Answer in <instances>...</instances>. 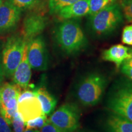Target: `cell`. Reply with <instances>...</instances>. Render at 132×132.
I'll return each instance as SVG.
<instances>
[{
	"label": "cell",
	"mask_w": 132,
	"mask_h": 132,
	"mask_svg": "<svg viewBox=\"0 0 132 132\" xmlns=\"http://www.w3.org/2000/svg\"><path fill=\"white\" fill-rule=\"evenodd\" d=\"M54 37L64 53L74 55L85 49L87 40L80 24L73 19L63 20L54 30Z\"/></svg>",
	"instance_id": "1"
},
{
	"label": "cell",
	"mask_w": 132,
	"mask_h": 132,
	"mask_svg": "<svg viewBox=\"0 0 132 132\" xmlns=\"http://www.w3.org/2000/svg\"><path fill=\"white\" fill-rule=\"evenodd\" d=\"M107 85L105 77L98 72H92L86 75L78 84L77 97L85 106L96 105L103 96Z\"/></svg>",
	"instance_id": "2"
},
{
	"label": "cell",
	"mask_w": 132,
	"mask_h": 132,
	"mask_svg": "<svg viewBox=\"0 0 132 132\" xmlns=\"http://www.w3.org/2000/svg\"><path fill=\"white\" fill-rule=\"evenodd\" d=\"M89 27L97 36L109 35L123 21V13L118 3H113L93 15H90Z\"/></svg>",
	"instance_id": "3"
},
{
	"label": "cell",
	"mask_w": 132,
	"mask_h": 132,
	"mask_svg": "<svg viewBox=\"0 0 132 132\" xmlns=\"http://www.w3.org/2000/svg\"><path fill=\"white\" fill-rule=\"evenodd\" d=\"M27 43L21 35H14L7 39L1 53V64L5 77H12L22 59Z\"/></svg>",
	"instance_id": "4"
},
{
	"label": "cell",
	"mask_w": 132,
	"mask_h": 132,
	"mask_svg": "<svg viewBox=\"0 0 132 132\" xmlns=\"http://www.w3.org/2000/svg\"><path fill=\"white\" fill-rule=\"evenodd\" d=\"M107 107L116 114L132 122V82L119 84L110 93Z\"/></svg>",
	"instance_id": "5"
},
{
	"label": "cell",
	"mask_w": 132,
	"mask_h": 132,
	"mask_svg": "<svg viewBox=\"0 0 132 132\" xmlns=\"http://www.w3.org/2000/svg\"><path fill=\"white\" fill-rule=\"evenodd\" d=\"M80 111L75 104L62 105L51 115L49 121L64 132H75L80 126Z\"/></svg>",
	"instance_id": "6"
},
{
	"label": "cell",
	"mask_w": 132,
	"mask_h": 132,
	"mask_svg": "<svg viewBox=\"0 0 132 132\" xmlns=\"http://www.w3.org/2000/svg\"><path fill=\"white\" fill-rule=\"evenodd\" d=\"M28 60L32 69L44 71L48 68V57L45 41L39 36L28 42Z\"/></svg>",
	"instance_id": "7"
},
{
	"label": "cell",
	"mask_w": 132,
	"mask_h": 132,
	"mask_svg": "<svg viewBox=\"0 0 132 132\" xmlns=\"http://www.w3.org/2000/svg\"><path fill=\"white\" fill-rule=\"evenodd\" d=\"M47 23L48 19L42 11H30L23 21L21 35L28 42L40 36Z\"/></svg>",
	"instance_id": "8"
},
{
	"label": "cell",
	"mask_w": 132,
	"mask_h": 132,
	"mask_svg": "<svg viewBox=\"0 0 132 132\" xmlns=\"http://www.w3.org/2000/svg\"><path fill=\"white\" fill-rule=\"evenodd\" d=\"M22 11L6 0L0 6V34L11 32L20 20Z\"/></svg>",
	"instance_id": "9"
},
{
	"label": "cell",
	"mask_w": 132,
	"mask_h": 132,
	"mask_svg": "<svg viewBox=\"0 0 132 132\" xmlns=\"http://www.w3.org/2000/svg\"><path fill=\"white\" fill-rule=\"evenodd\" d=\"M17 112L24 123L45 114L40 102L36 96L18 102Z\"/></svg>",
	"instance_id": "10"
},
{
	"label": "cell",
	"mask_w": 132,
	"mask_h": 132,
	"mask_svg": "<svg viewBox=\"0 0 132 132\" xmlns=\"http://www.w3.org/2000/svg\"><path fill=\"white\" fill-rule=\"evenodd\" d=\"M28 43L24 48L23 54L20 62L17 66L12 76L14 83L21 88L27 89L29 87L31 78V67L27 57Z\"/></svg>",
	"instance_id": "11"
},
{
	"label": "cell",
	"mask_w": 132,
	"mask_h": 132,
	"mask_svg": "<svg viewBox=\"0 0 132 132\" xmlns=\"http://www.w3.org/2000/svg\"><path fill=\"white\" fill-rule=\"evenodd\" d=\"M90 0H80L73 4L62 8L55 15L59 19H74L89 15Z\"/></svg>",
	"instance_id": "12"
},
{
	"label": "cell",
	"mask_w": 132,
	"mask_h": 132,
	"mask_svg": "<svg viewBox=\"0 0 132 132\" xmlns=\"http://www.w3.org/2000/svg\"><path fill=\"white\" fill-rule=\"evenodd\" d=\"M130 56V48L120 44L112 46L110 48L104 50L102 54V57L104 61L113 62L118 68H119Z\"/></svg>",
	"instance_id": "13"
},
{
	"label": "cell",
	"mask_w": 132,
	"mask_h": 132,
	"mask_svg": "<svg viewBox=\"0 0 132 132\" xmlns=\"http://www.w3.org/2000/svg\"><path fill=\"white\" fill-rule=\"evenodd\" d=\"M105 128L108 132H132V122L114 113L107 118Z\"/></svg>",
	"instance_id": "14"
},
{
	"label": "cell",
	"mask_w": 132,
	"mask_h": 132,
	"mask_svg": "<svg viewBox=\"0 0 132 132\" xmlns=\"http://www.w3.org/2000/svg\"><path fill=\"white\" fill-rule=\"evenodd\" d=\"M34 91L40 102L44 114L48 115L52 113L56 105L57 102L55 98L44 87H39Z\"/></svg>",
	"instance_id": "15"
},
{
	"label": "cell",
	"mask_w": 132,
	"mask_h": 132,
	"mask_svg": "<svg viewBox=\"0 0 132 132\" xmlns=\"http://www.w3.org/2000/svg\"><path fill=\"white\" fill-rule=\"evenodd\" d=\"M21 11H42L46 0H7Z\"/></svg>",
	"instance_id": "16"
},
{
	"label": "cell",
	"mask_w": 132,
	"mask_h": 132,
	"mask_svg": "<svg viewBox=\"0 0 132 132\" xmlns=\"http://www.w3.org/2000/svg\"><path fill=\"white\" fill-rule=\"evenodd\" d=\"M21 87L16 84L7 82L1 87L0 105L4 104L14 98H19L21 93Z\"/></svg>",
	"instance_id": "17"
},
{
	"label": "cell",
	"mask_w": 132,
	"mask_h": 132,
	"mask_svg": "<svg viewBox=\"0 0 132 132\" xmlns=\"http://www.w3.org/2000/svg\"><path fill=\"white\" fill-rule=\"evenodd\" d=\"M78 1L80 0H49L48 8L50 14L55 15L62 8L70 6Z\"/></svg>",
	"instance_id": "18"
},
{
	"label": "cell",
	"mask_w": 132,
	"mask_h": 132,
	"mask_svg": "<svg viewBox=\"0 0 132 132\" xmlns=\"http://www.w3.org/2000/svg\"><path fill=\"white\" fill-rule=\"evenodd\" d=\"M116 1V0H90L89 15H93Z\"/></svg>",
	"instance_id": "19"
},
{
	"label": "cell",
	"mask_w": 132,
	"mask_h": 132,
	"mask_svg": "<svg viewBox=\"0 0 132 132\" xmlns=\"http://www.w3.org/2000/svg\"><path fill=\"white\" fill-rule=\"evenodd\" d=\"M47 115L44 114L41 116L37 117L35 119L29 120L25 123L26 128H32V129H41V128L45 124L47 121Z\"/></svg>",
	"instance_id": "20"
},
{
	"label": "cell",
	"mask_w": 132,
	"mask_h": 132,
	"mask_svg": "<svg viewBox=\"0 0 132 132\" xmlns=\"http://www.w3.org/2000/svg\"><path fill=\"white\" fill-rule=\"evenodd\" d=\"M120 6L125 19L132 23V0H121Z\"/></svg>",
	"instance_id": "21"
},
{
	"label": "cell",
	"mask_w": 132,
	"mask_h": 132,
	"mask_svg": "<svg viewBox=\"0 0 132 132\" xmlns=\"http://www.w3.org/2000/svg\"><path fill=\"white\" fill-rule=\"evenodd\" d=\"M14 132H23L25 127V123L23 120L22 119L18 113L15 114V116L13 118L12 124Z\"/></svg>",
	"instance_id": "22"
},
{
	"label": "cell",
	"mask_w": 132,
	"mask_h": 132,
	"mask_svg": "<svg viewBox=\"0 0 132 132\" xmlns=\"http://www.w3.org/2000/svg\"><path fill=\"white\" fill-rule=\"evenodd\" d=\"M122 42L132 46V24L126 26L123 28L122 34Z\"/></svg>",
	"instance_id": "23"
},
{
	"label": "cell",
	"mask_w": 132,
	"mask_h": 132,
	"mask_svg": "<svg viewBox=\"0 0 132 132\" xmlns=\"http://www.w3.org/2000/svg\"><path fill=\"white\" fill-rule=\"evenodd\" d=\"M40 132H64L60 129H59L58 128H57L56 127H55L54 125L50 122L49 121V120L48 119L47 122L45 123V124L41 128L40 130Z\"/></svg>",
	"instance_id": "24"
},
{
	"label": "cell",
	"mask_w": 132,
	"mask_h": 132,
	"mask_svg": "<svg viewBox=\"0 0 132 132\" xmlns=\"http://www.w3.org/2000/svg\"><path fill=\"white\" fill-rule=\"evenodd\" d=\"M0 132H13L10 125L0 114Z\"/></svg>",
	"instance_id": "25"
},
{
	"label": "cell",
	"mask_w": 132,
	"mask_h": 132,
	"mask_svg": "<svg viewBox=\"0 0 132 132\" xmlns=\"http://www.w3.org/2000/svg\"><path fill=\"white\" fill-rule=\"evenodd\" d=\"M34 96H36L34 91H32V90H25L24 91L21 92V93L20 94L19 98H18V102H20L21 100H24V99L30 98V97Z\"/></svg>",
	"instance_id": "26"
},
{
	"label": "cell",
	"mask_w": 132,
	"mask_h": 132,
	"mask_svg": "<svg viewBox=\"0 0 132 132\" xmlns=\"http://www.w3.org/2000/svg\"><path fill=\"white\" fill-rule=\"evenodd\" d=\"M121 72L126 75L128 78L132 80V67L122 64L121 65Z\"/></svg>",
	"instance_id": "27"
},
{
	"label": "cell",
	"mask_w": 132,
	"mask_h": 132,
	"mask_svg": "<svg viewBox=\"0 0 132 132\" xmlns=\"http://www.w3.org/2000/svg\"><path fill=\"white\" fill-rule=\"evenodd\" d=\"M4 75L3 72L2 64H1V54L0 53V85L3 83L4 80Z\"/></svg>",
	"instance_id": "28"
},
{
	"label": "cell",
	"mask_w": 132,
	"mask_h": 132,
	"mask_svg": "<svg viewBox=\"0 0 132 132\" xmlns=\"http://www.w3.org/2000/svg\"><path fill=\"white\" fill-rule=\"evenodd\" d=\"M131 53V56H130V57L127 59H126V60H125L122 64H124L130 66V67H132V53Z\"/></svg>",
	"instance_id": "29"
},
{
	"label": "cell",
	"mask_w": 132,
	"mask_h": 132,
	"mask_svg": "<svg viewBox=\"0 0 132 132\" xmlns=\"http://www.w3.org/2000/svg\"><path fill=\"white\" fill-rule=\"evenodd\" d=\"M23 132H40V130L37 129H32V128H26Z\"/></svg>",
	"instance_id": "30"
},
{
	"label": "cell",
	"mask_w": 132,
	"mask_h": 132,
	"mask_svg": "<svg viewBox=\"0 0 132 132\" xmlns=\"http://www.w3.org/2000/svg\"><path fill=\"white\" fill-rule=\"evenodd\" d=\"M5 0H0V6H1V5L2 4V3L4 2Z\"/></svg>",
	"instance_id": "31"
},
{
	"label": "cell",
	"mask_w": 132,
	"mask_h": 132,
	"mask_svg": "<svg viewBox=\"0 0 132 132\" xmlns=\"http://www.w3.org/2000/svg\"><path fill=\"white\" fill-rule=\"evenodd\" d=\"M130 53H132V48H130Z\"/></svg>",
	"instance_id": "32"
},
{
	"label": "cell",
	"mask_w": 132,
	"mask_h": 132,
	"mask_svg": "<svg viewBox=\"0 0 132 132\" xmlns=\"http://www.w3.org/2000/svg\"><path fill=\"white\" fill-rule=\"evenodd\" d=\"M0 93H1V87H0Z\"/></svg>",
	"instance_id": "33"
},
{
	"label": "cell",
	"mask_w": 132,
	"mask_h": 132,
	"mask_svg": "<svg viewBox=\"0 0 132 132\" xmlns=\"http://www.w3.org/2000/svg\"><path fill=\"white\" fill-rule=\"evenodd\" d=\"M80 132H86V131H80Z\"/></svg>",
	"instance_id": "34"
}]
</instances>
